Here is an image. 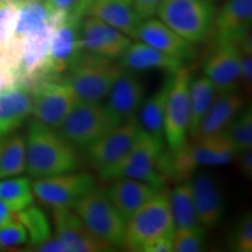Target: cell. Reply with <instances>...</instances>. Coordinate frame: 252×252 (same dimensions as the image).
Returning a JSON list of instances; mask_svg holds the SVG:
<instances>
[{"label": "cell", "instance_id": "3957f363", "mask_svg": "<svg viewBox=\"0 0 252 252\" xmlns=\"http://www.w3.org/2000/svg\"><path fill=\"white\" fill-rule=\"evenodd\" d=\"M123 69L121 63H115L113 60L82 52L62 81L78 100L102 102Z\"/></svg>", "mask_w": 252, "mask_h": 252}, {"label": "cell", "instance_id": "8d00e7d4", "mask_svg": "<svg viewBox=\"0 0 252 252\" xmlns=\"http://www.w3.org/2000/svg\"><path fill=\"white\" fill-rule=\"evenodd\" d=\"M232 250L237 252L252 251V217L251 214L245 215L237 223L230 238Z\"/></svg>", "mask_w": 252, "mask_h": 252}, {"label": "cell", "instance_id": "9c48e42d", "mask_svg": "<svg viewBox=\"0 0 252 252\" xmlns=\"http://www.w3.org/2000/svg\"><path fill=\"white\" fill-rule=\"evenodd\" d=\"M94 187L96 179L93 174L77 171L45 176L32 182L34 197L50 209L72 208Z\"/></svg>", "mask_w": 252, "mask_h": 252}, {"label": "cell", "instance_id": "74e56055", "mask_svg": "<svg viewBox=\"0 0 252 252\" xmlns=\"http://www.w3.org/2000/svg\"><path fill=\"white\" fill-rule=\"evenodd\" d=\"M89 0H46L54 12L68 14L71 12H82L86 15V7Z\"/></svg>", "mask_w": 252, "mask_h": 252}, {"label": "cell", "instance_id": "d6a6232c", "mask_svg": "<svg viewBox=\"0 0 252 252\" xmlns=\"http://www.w3.org/2000/svg\"><path fill=\"white\" fill-rule=\"evenodd\" d=\"M230 143L232 144L236 152L250 150L252 147V109L249 106L239 117L234 119L223 130Z\"/></svg>", "mask_w": 252, "mask_h": 252}, {"label": "cell", "instance_id": "f546056e", "mask_svg": "<svg viewBox=\"0 0 252 252\" xmlns=\"http://www.w3.org/2000/svg\"><path fill=\"white\" fill-rule=\"evenodd\" d=\"M26 172V139L20 134L8 135L0 150V180Z\"/></svg>", "mask_w": 252, "mask_h": 252}, {"label": "cell", "instance_id": "83f0119b", "mask_svg": "<svg viewBox=\"0 0 252 252\" xmlns=\"http://www.w3.org/2000/svg\"><path fill=\"white\" fill-rule=\"evenodd\" d=\"M216 89L206 76L190 80L189 83V130L188 134L194 137L200 123L215 99Z\"/></svg>", "mask_w": 252, "mask_h": 252}, {"label": "cell", "instance_id": "7dc6e473", "mask_svg": "<svg viewBox=\"0 0 252 252\" xmlns=\"http://www.w3.org/2000/svg\"><path fill=\"white\" fill-rule=\"evenodd\" d=\"M118 1H122V2H125V4H128V5H131L132 0H118Z\"/></svg>", "mask_w": 252, "mask_h": 252}, {"label": "cell", "instance_id": "8992f818", "mask_svg": "<svg viewBox=\"0 0 252 252\" xmlns=\"http://www.w3.org/2000/svg\"><path fill=\"white\" fill-rule=\"evenodd\" d=\"M165 144L143 132L132 149L115 165L100 171L99 175L104 180L128 178L163 187L166 178L160 169V160L165 152Z\"/></svg>", "mask_w": 252, "mask_h": 252}, {"label": "cell", "instance_id": "484cf974", "mask_svg": "<svg viewBox=\"0 0 252 252\" xmlns=\"http://www.w3.org/2000/svg\"><path fill=\"white\" fill-rule=\"evenodd\" d=\"M242 106L243 98L236 91L220 94L214 99L202 122L200 123L196 133L193 137L194 139L224 130L241 111Z\"/></svg>", "mask_w": 252, "mask_h": 252}, {"label": "cell", "instance_id": "d4e9b609", "mask_svg": "<svg viewBox=\"0 0 252 252\" xmlns=\"http://www.w3.org/2000/svg\"><path fill=\"white\" fill-rule=\"evenodd\" d=\"M86 17L99 19L131 39H134L135 32L143 21L131 5L118 0H89Z\"/></svg>", "mask_w": 252, "mask_h": 252}, {"label": "cell", "instance_id": "8fae6325", "mask_svg": "<svg viewBox=\"0 0 252 252\" xmlns=\"http://www.w3.org/2000/svg\"><path fill=\"white\" fill-rule=\"evenodd\" d=\"M191 76L182 65L172 75L166 102L165 141L171 152L178 151L187 141L189 130V83Z\"/></svg>", "mask_w": 252, "mask_h": 252}, {"label": "cell", "instance_id": "9a60e30c", "mask_svg": "<svg viewBox=\"0 0 252 252\" xmlns=\"http://www.w3.org/2000/svg\"><path fill=\"white\" fill-rule=\"evenodd\" d=\"M80 43L83 52L116 60L122 58L132 40L99 19L84 17L81 24Z\"/></svg>", "mask_w": 252, "mask_h": 252}, {"label": "cell", "instance_id": "f6af8a7d", "mask_svg": "<svg viewBox=\"0 0 252 252\" xmlns=\"http://www.w3.org/2000/svg\"><path fill=\"white\" fill-rule=\"evenodd\" d=\"M14 219L15 213L9 208L8 204H6L4 201L0 200V226Z\"/></svg>", "mask_w": 252, "mask_h": 252}, {"label": "cell", "instance_id": "30bf717a", "mask_svg": "<svg viewBox=\"0 0 252 252\" xmlns=\"http://www.w3.org/2000/svg\"><path fill=\"white\" fill-rule=\"evenodd\" d=\"M32 88V115L34 119L58 128L78 98L62 80L41 78Z\"/></svg>", "mask_w": 252, "mask_h": 252}, {"label": "cell", "instance_id": "4dcf8cb0", "mask_svg": "<svg viewBox=\"0 0 252 252\" xmlns=\"http://www.w3.org/2000/svg\"><path fill=\"white\" fill-rule=\"evenodd\" d=\"M15 220H18L26 229L27 244L32 250L52 236V224L46 213L34 204L15 213Z\"/></svg>", "mask_w": 252, "mask_h": 252}, {"label": "cell", "instance_id": "b9f144b4", "mask_svg": "<svg viewBox=\"0 0 252 252\" xmlns=\"http://www.w3.org/2000/svg\"><path fill=\"white\" fill-rule=\"evenodd\" d=\"M33 250L37 252H68L65 245L55 235L50 236L47 241L41 243L40 245H37Z\"/></svg>", "mask_w": 252, "mask_h": 252}, {"label": "cell", "instance_id": "d6986e66", "mask_svg": "<svg viewBox=\"0 0 252 252\" xmlns=\"http://www.w3.org/2000/svg\"><path fill=\"white\" fill-rule=\"evenodd\" d=\"M252 0H226L216 13L214 31L217 43L241 42L251 34Z\"/></svg>", "mask_w": 252, "mask_h": 252}, {"label": "cell", "instance_id": "277c9868", "mask_svg": "<svg viewBox=\"0 0 252 252\" xmlns=\"http://www.w3.org/2000/svg\"><path fill=\"white\" fill-rule=\"evenodd\" d=\"M169 191L171 189L163 186L126 220L124 248L140 252L147 242L161 236L174 235Z\"/></svg>", "mask_w": 252, "mask_h": 252}, {"label": "cell", "instance_id": "7402d4cb", "mask_svg": "<svg viewBox=\"0 0 252 252\" xmlns=\"http://www.w3.org/2000/svg\"><path fill=\"white\" fill-rule=\"evenodd\" d=\"M189 182L198 223L204 228L216 226L224 215V200L215 178L207 173H196Z\"/></svg>", "mask_w": 252, "mask_h": 252}, {"label": "cell", "instance_id": "ee69618b", "mask_svg": "<svg viewBox=\"0 0 252 252\" xmlns=\"http://www.w3.org/2000/svg\"><path fill=\"white\" fill-rule=\"evenodd\" d=\"M15 81H17V77H15L13 72L9 70L8 68H6L4 64L0 63V93H1L5 88L13 84Z\"/></svg>", "mask_w": 252, "mask_h": 252}, {"label": "cell", "instance_id": "e575fe53", "mask_svg": "<svg viewBox=\"0 0 252 252\" xmlns=\"http://www.w3.org/2000/svg\"><path fill=\"white\" fill-rule=\"evenodd\" d=\"M19 5L14 0H0V56L7 50L18 21Z\"/></svg>", "mask_w": 252, "mask_h": 252}, {"label": "cell", "instance_id": "7c38bea8", "mask_svg": "<svg viewBox=\"0 0 252 252\" xmlns=\"http://www.w3.org/2000/svg\"><path fill=\"white\" fill-rule=\"evenodd\" d=\"M84 17L86 15L81 12H71L65 14L56 25L50 40L42 78H59L83 52L80 43V31Z\"/></svg>", "mask_w": 252, "mask_h": 252}, {"label": "cell", "instance_id": "ba28073f", "mask_svg": "<svg viewBox=\"0 0 252 252\" xmlns=\"http://www.w3.org/2000/svg\"><path fill=\"white\" fill-rule=\"evenodd\" d=\"M121 124L102 102L77 100L58 131L76 149L86 150Z\"/></svg>", "mask_w": 252, "mask_h": 252}, {"label": "cell", "instance_id": "6da1fadb", "mask_svg": "<svg viewBox=\"0 0 252 252\" xmlns=\"http://www.w3.org/2000/svg\"><path fill=\"white\" fill-rule=\"evenodd\" d=\"M26 139V172L32 178L77 171V149L58 131L36 119L28 125Z\"/></svg>", "mask_w": 252, "mask_h": 252}, {"label": "cell", "instance_id": "1f68e13d", "mask_svg": "<svg viewBox=\"0 0 252 252\" xmlns=\"http://www.w3.org/2000/svg\"><path fill=\"white\" fill-rule=\"evenodd\" d=\"M32 181L27 176H12L0 180V200H2L14 213L20 212L34 203Z\"/></svg>", "mask_w": 252, "mask_h": 252}, {"label": "cell", "instance_id": "bcb514c9", "mask_svg": "<svg viewBox=\"0 0 252 252\" xmlns=\"http://www.w3.org/2000/svg\"><path fill=\"white\" fill-rule=\"evenodd\" d=\"M15 2H17V4L20 6V5H23V4H25V2H30V1H36V0H14Z\"/></svg>", "mask_w": 252, "mask_h": 252}, {"label": "cell", "instance_id": "f1b7e54d", "mask_svg": "<svg viewBox=\"0 0 252 252\" xmlns=\"http://www.w3.org/2000/svg\"><path fill=\"white\" fill-rule=\"evenodd\" d=\"M169 203L175 229L198 225L193 190L189 180L181 182L169 191Z\"/></svg>", "mask_w": 252, "mask_h": 252}, {"label": "cell", "instance_id": "52a82bcc", "mask_svg": "<svg viewBox=\"0 0 252 252\" xmlns=\"http://www.w3.org/2000/svg\"><path fill=\"white\" fill-rule=\"evenodd\" d=\"M91 234L110 247L124 248L125 220L117 212L106 195L105 189H91L72 206Z\"/></svg>", "mask_w": 252, "mask_h": 252}, {"label": "cell", "instance_id": "e0dca14e", "mask_svg": "<svg viewBox=\"0 0 252 252\" xmlns=\"http://www.w3.org/2000/svg\"><path fill=\"white\" fill-rule=\"evenodd\" d=\"M242 52L235 43H217V48L204 65V76L209 78L216 93L236 91L241 81Z\"/></svg>", "mask_w": 252, "mask_h": 252}, {"label": "cell", "instance_id": "603a6c76", "mask_svg": "<svg viewBox=\"0 0 252 252\" xmlns=\"http://www.w3.org/2000/svg\"><path fill=\"white\" fill-rule=\"evenodd\" d=\"M161 187L135 179L119 178L115 179L105 191L111 203L126 222Z\"/></svg>", "mask_w": 252, "mask_h": 252}, {"label": "cell", "instance_id": "2e32d148", "mask_svg": "<svg viewBox=\"0 0 252 252\" xmlns=\"http://www.w3.org/2000/svg\"><path fill=\"white\" fill-rule=\"evenodd\" d=\"M55 236L65 245L68 252H105L113 248L91 234L72 208L52 209Z\"/></svg>", "mask_w": 252, "mask_h": 252}, {"label": "cell", "instance_id": "60d3db41", "mask_svg": "<svg viewBox=\"0 0 252 252\" xmlns=\"http://www.w3.org/2000/svg\"><path fill=\"white\" fill-rule=\"evenodd\" d=\"M241 80L245 87L251 90L252 86V59L250 54L242 53L241 58Z\"/></svg>", "mask_w": 252, "mask_h": 252}, {"label": "cell", "instance_id": "ac0fdd59", "mask_svg": "<svg viewBox=\"0 0 252 252\" xmlns=\"http://www.w3.org/2000/svg\"><path fill=\"white\" fill-rule=\"evenodd\" d=\"M134 39L147 43L165 54L186 61L196 58V48L194 43L185 40L172 28L163 24L160 19L150 18L141 21L135 32Z\"/></svg>", "mask_w": 252, "mask_h": 252}, {"label": "cell", "instance_id": "7bdbcfd3", "mask_svg": "<svg viewBox=\"0 0 252 252\" xmlns=\"http://www.w3.org/2000/svg\"><path fill=\"white\" fill-rule=\"evenodd\" d=\"M241 158H239V163H241V169L244 173L245 176L251 178L252 175V152L251 149L243 151V152L238 153Z\"/></svg>", "mask_w": 252, "mask_h": 252}, {"label": "cell", "instance_id": "cb8c5ba5", "mask_svg": "<svg viewBox=\"0 0 252 252\" xmlns=\"http://www.w3.org/2000/svg\"><path fill=\"white\" fill-rule=\"evenodd\" d=\"M121 65L131 71L162 70L174 75L184 65V61L154 48L144 42L131 43L121 58Z\"/></svg>", "mask_w": 252, "mask_h": 252}, {"label": "cell", "instance_id": "5bb4252c", "mask_svg": "<svg viewBox=\"0 0 252 252\" xmlns=\"http://www.w3.org/2000/svg\"><path fill=\"white\" fill-rule=\"evenodd\" d=\"M141 133L137 117L121 123L86 149L91 165L98 173L115 165L132 149Z\"/></svg>", "mask_w": 252, "mask_h": 252}, {"label": "cell", "instance_id": "ffe728a7", "mask_svg": "<svg viewBox=\"0 0 252 252\" xmlns=\"http://www.w3.org/2000/svg\"><path fill=\"white\" fill-rule=\"evenodd\" d=\"M32 115V88L15 81L0 93V139L17 131Z\"/></svg>", "mask_w": 252, "mask_h": 252}, {"label": "cell", "instance_id": "7a4b0ae2", "mask_svg": "<svg viewBox=\"0 0 252 252\" xmlns=\"http://www.w3.org/2000/svg\"><path fill=\"white\" fill-rule=\"evenodd\" d=\"M237 152L223 131L195 138V143L185 145L175 152H163L160 169L165 178L188 180L200 167L220 166L231 162Z\"/></svg>", "mask_w": 252, "mask_h": 252}, {"label": "cell", "instance_id": "c3c4849f", "mask_svg": "<svg viewBox=\"0 0 252 252\" xmlns=\"http://www.w3.org/2000/svg\"><path fill=\"white\" fill-rule=\"evenodd\" d=\"M2 141H4V139H0V150H1V146H2Z\"/></svg>", "mask_w": 252, "mask_h": 252}, {"label": "cell", "instance_id": "5b68a950", "mask_svg": "<svg viewBox=\"0 0 252 252\" xmlns=\"http://www.w3.org/2000/svg\"><path fill=\"white\" fill-rule=\"evenodd\" d=\"M216 13L212 0H162L157 12L163 24L194 45L213 33Z\"/></svg>", "mask_w": 252, "mask_h": 252}, {"label": "cell", "instance_id": "836d02e7", "mask_svg": "<svg viewBox=\"0 0 252 252\" xmlns=\"http://www.w3.org/2000/svg\"><path fill=\"white\" fill-rule=\"evenodd\" d=\"M206 228L201 224L190 228L175 229L173 235V251L198 252L206 247Z\"/></svg>", "mask_w": 252, "mask_h": 252}, {"label": "cell", "instance_id": "4316f807", "mask_svg": "<svg viewBox=\"0 0 252 252\" xmlns=\"http://www.w3.org/2000/svg\"><path fill=\"white\" fill-rule=\"evenodd\" d=\"M171 80L172 75L171 78H168L156 94L144 100L137 117L144 133L161 141H165V111Z\"/></svg>", "mask_w": 252, "mask_h": 252}, {"label": "cell", "instance_id": "44dd1931", "mask_svg": "<svg viewBox=\"0 0 252 252\" xmlns=\"http://www.w3.org/2000/svg\"><path fill=\"white\" fill-rule=\"evenodd\" d=\"M145 87L133 71L123 69L108 94L105 104L119 122L123 123L137 117L140 105L144 102Z\"/></svg>", "mask_w": 252, "mask_h": 252}, {"label": "cell", "instance_id": "4fadbf2b", "mask_svg": "<svg viewBox=\"0 0 252 252\" xmlns=\"http://www.w3.org/2000/svg\"><path fill=\"white\" fill-rule=\"evenodd\" d=\"M65 14L55 12L47 23L34 30L21 45L17 67V81L32 84L42 78L48 56L50 40L56 25Z\"/></svg>", "mask_w": 252, "mask_h": 252}, {"label": "cell", "instance_id": "f35d334b", "mask_svg": "<svg viewBox=\"0 0 252 252\" xmlns=\"http://www.w3.org/2000/svg\"><path fill=\"white\" fill-rule=\"evenodd\" d=\"M162 0H132L131 6L141 20L153 18Z\"/></svg>", "mask_w": 252, "mask_h": 252}, {"label": "cell", "instance_id": "d590c367", "mask_svg": "<svg viewBox=\"0 0 252 252\" xmlns=\"http://www.w3.org/2000/svg\"><path fill=\"white\" fill-rule=\"evenodd\" d=\"M28 235L18 220H12L0 226V249L9 250L27 244Z\"/></svg>", "mask_w": 252, "mask_h": 252}, {"label": "cell", "instance_id": "ab89813d", "mask_svg": "<svg viewBox=\"0 0 252 252\" xmlns=\"http://www.w3.org/2000/svg\"><path fill=\"white\" fill-rule=\"evenodd\" d=\"M173 251V236H161L147 242L141 248L140 252H172Z\"/></svg>", "mask_w": 252, "mask_h": 252}]
</instances>
